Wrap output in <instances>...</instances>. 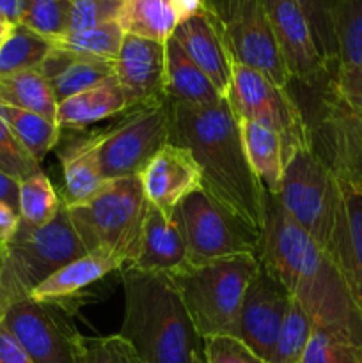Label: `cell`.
Returning <instances> with one entry per match:
<instances>
[{"instance_id": "cell-1", "label": "cell", "mask_w": 362, "mask_h": 363, "mask_svg": "<svg viewBox=\"0 0 362 363\" xmlns=\"http://www.w3.org/2000/svg\"><path fill=\"white\" fill-rule=\"evenodd\" d=\"M169 103V142L192 152L202 174V190L261 236L268 194L251 169L240 123L227 98L215 105Z\"/></svg>"}, {"instance_id": "cell-2", "label": "cell", "mask_w": 362, "mask_h": 363, "mask_svg": "<svg viewBox=\"0 0 362 363\" xmlns=\"http://www.w3.org/2000/svg\"><path fill=\"white\" fill-rule=\"evenodd\" d=\"M259 262L286 287L319 328L362 344V314L332 255L266 197Z\"/></svg>"}, {"instance_id": "cell-3", "label": "cell", "mask_w": 362, "mask_h": 363, "mask_svg": "<svg viewBox=\"0 0 362 363\" xmlns=\"http://www.w3.org/2000/svg\"><path fill=\"white\" fill-rule=\"evenodd\" d=\"M124 318L119 335L142 363H206L204 337L165 273L121 272Z\"/></svg>"}, {"instance_id": "cell-4", "label": "cell", "mask_w": 362, "mask_h": 363, "mask_svg": "<svg viewBox=\"0 0 362 363\" xmlns=\"http://www.w3.org/2000/svg\"><path fill=\"white\" fill-rule=\"evenodd\" d=\"M149 206L138 176H128L106 181L94 197L66 208L85 250L110 252L128 269L141 252Z\"/></svg>"}, {"instance_id": "cell-5", "label": "cell", "mask_w": 362, "mask_h": 363, "mask_svg": "<svg viewBox=\"0 0 362 363\" xmlns=\"http://www.w3.org/2000/svg\"><path fill=\"white\" fill-rule=\"evenodd\" d=\"M258 266V255L240 254L170 273L188 315L204 339L236 337L241 301Z\"/></svg>"}, {"instance_id": "cell-6", "label": "cell", "mask_w": 362, "mask_h": 363, "mask_svg": "<svg viewBox=\"0 0 362 363\" xmlns=\"http://www.w3.org/2000/svg\"><path fill=\"white\" fill-rule=\"evenodd\" d=\"M275 201L295 223L330 254L341 204V184L312 145L297 149L286 160Z\"/></svg>"}, {"instance_id": "cell-7", "label": "cell", "mask_w": 362, "mask_h": 363, "mask_svg": "<svg viewBox=\"0 0 362 363\" xmlns=\"http://www.w3.org/2000/svg\"><path fill=\"white\" fill-rule=\"evenodd\" d=\"M170 103L133 106L105 130L89 131L102 176L106 181L138 176L169 142Z\"/></svg>"}, {"instance_id": "cell-8", "label": "cell", "mask_w": 362, "mask_h": 363, "mask_svg": "<svg viewBox=\"0 0 362 363\" xmlns=\"http://www.w3.org/2000/svg\"><path fill=\"white\" fill-rule=\"evenodd\" d=\"M84 254L87 250L75 230L66 204L43 227L27 225L20 220L16 233L6 245L7 266L20 301L27 300L39 284Z\"/></svg>"}, {"instance_id": "cell-9", "label": "cell", "mask_w": 362, "mask_h": 363, "mask_svg": "<svg viewBox=\"0 0 362 363\" xmlns=\"http://www.w3.org/2000/svg\"><path fill=\"white\" fill-rule=\"evenodd\" d=\"M236 119L254 121L283 138L286 160L297 149L312 145L311 126L297 99L252 67L234 64L233 84L227 94Z\"/></svg>"}, {"instance_id": "cell-10", "label": "cell", "mask_w": 362, "mask_h": 363, "mask_svg": "<svg viewBox=\"0 0 362 363\" xmlns=\"http://www.w3.org/2000/svg\"><path fill=\"white\" fill-rule=\"evenodd\" d=\"M202 6L222 30L236 64L287 87L291 77L277 48L265 0H202Z\"/></svg>"}, {"instance_id": "cell-11", "label": "cell", "mask_w": 362, "mask_h": 363, "mask_svg": "<svg viewBox=\"0 0 362 363\" xmlns=\"http://www.w3.org/2000/svg\"><path fill=\"white\" fill-rule=\"evenodd\" d=\"M174 213L187 241L188 264H202L240 254L259 255L261 236L252 233L204 190L188 195Z\"/></svg>"}, {"instance_id": "cell-12", "label": "cell", "mask_w": 362, "mask_h": 363, "mask_svg": "<svg viewBox=\"0 0 362 363\" xmlns=\"http://www.w3.org/2000/svg\"><path fill=\"white\" fill-rule=\"evenodd\" d=\"M325 87L312 91L318 98L316 112L307 119L312 147L341 183L362 195V113L337 101Z\"/></svg>"}, {"instance_id": "cell-13", "label": "cell", "mask_w": 362, "mask_h": 363, "mask_svg": "<svg viewBox=\"0 0 362 363\" xmlns=\"http://www.w3.org/2000/svg\"><path fill=\"white\" fill-rule=\"evenodd\" d=\"M4 323L32 363H78L82 335L59 305L27 298L9 308Z\"/></svg>"}, {"instance_id": "cell-14", "label": "cell", "mask_w": 362, "mask_h": 363, "mask_svg": "<svg viewBox=\"0 0 362 363\" xmlns=\"http://www.w3.org/2000/svg\"><path fill=\"white\" fill-rule=\"evenodd\" d=\"M277 48L291 80L309 91H322L332 69L319 53L314 35L302 11L291 0H265Z\"/></svg>"}, {"instance_id": "cell-15", "label": "cell", "mask_w": 362, "mask_h": 363, "mask_svg": "<svg viewBox=\"0 0 362 363\" xmlns=\"http://www.w3.org/2000/svg\"><path fill=\"white\" fill-rule=\"evenodd\" d=\"M290 303L286 287L259 262L241 301L236 337L266 363L273 353Z\"/></svg>"}, {"instance_id": "cell-16", "label": "cell", "mask_w": 362, "mask_h": 363, "mask_svg": "<svg viewBox=\"0 0 362 363\" xmlns=\"http://www.w3.org/2000/svg\"><path fill=\"white\" fill-rule=\"evenodd\" d=\"M167 43L126 34L114 59V77L130 108L167 99Z\"/></svg>"}, {"instance_id": "cell-17", "label": "cell", "mask_w": 362, "mask_h": 363, "mask_svg": "<svg viewBox=\"0 0 362 363\" xmlns=\"http://www.w3.org/2000/svg\"><path fill=\"white\" fill-rule=\"evenodd\" d=\"M138 179L149 204L167 216L174 215L188 195L202 190V174L195 158L187 147L172 142L153 156Z\"/></svg>"}, {"instance_id": "cell-18", "label": "cell", "mask_w": 362, "mask_h": 363, "mask_svg": "<svg viewBox=\"0 0 362 363\" xmlns=\"http://www.w3.org/2000/svg\"><path fill=\"white\" fill-rule=\"evenodd\" d=\"M172 39H176L188 59L213 82L220 94L227 98L236 60L227 46L222 30L204 6L199 13L180 21Z\"/></svg>"}, {"instance_id": "cell-19", "label": "cell", "mask_w": 362, "mask_h": 363, "mask_svg": "<svg viewBox=\"0 0 362 363\" xmlns=\"http://www.w3.org/2000/svg\"><path fill=\"white\" fill-rule=\"evenodd\" d=\"M339 184L341 204L330 255L362 314V195L341 181Z\"/></svg>"}, {"instance_id": "cell-20", "label": "cell", "mask_w": 362, "mask_h": 363, "mask_svg": "<svg viewBox=\"0 0 362 363\" xmlns=\"http://www.w3.org/2000/svg\"><path fill=\"white\" fill-rule=\"evenodd\" d=\"M121 269H123V262L110 252H87L39 284L28 298L41 303L59 305L64 311H67L73 301H80V296L87 287Z\"/></svg>"}, {"instance_id": "cell-21", "label": "cell", "mask_w": 362, "mask_h": 363, "mask_svg": "<svg viewBox=\"0 0 362 363\" xmlns=\"http://www.w3.org/2000/svg\"><path fill=\"white\" fill-rule=\"evenodd\" d=\"M185 266H188L187 241L176 213L167 216L149 206L141 252L135 264L128 269L170 275Z\"/></svg>"}, {"instance_id": "cell-22", "label": "cell", "mask_w": 362, "mask_h": 363, "mask_svg": "<svg viewBox=\"0 0 362 363\" xmlns=\"http://www.w3.org/2000/svg\"><path fill=\"white\" fill-rule=\"evenodd\" d=\"M75 131V130H70ZM62 167V202L77 206L94 197L106 184L102 176L91 137L84 130L75 131L70 138H60L55 147Z\"/></svg>"}, {"instance_id": "cell-23", "label": "cell", "mask_w": 362, "mask_h": 363, "mask_svg": "<svg viewBox=\"0 0 362 363\" xmlns=\"http://www.w3.org/2000/svg\"><path fill=\"white\" fill-rule=\"evenodd\" d=\"M52 87L57 103L114 77V60L94 59L53 46L39 67Z\"/></svg>"}, {"instance_id": "cell-24", "label": "cell", "mask_w": 362, "mask_h": 363, "mask_svg": "<svg viewBox=\"0 0 362 363\" xmlns=\"http://www.w3.org/2000/svg\"><path fill=\"white\" fill-rule=\"evenodd\" d=\"M126 110H130L126 96L116 77H112L71 98L62 99L57 106V124L62 131H80L99 121L121 116Z\"/></svg>"}, {"instance_id": "cell-25", "label": "cell", "mask_w": 362, "mask_h": 363, "mask_svg": "<svg viewBox=\"0 0 362 363\" xmlns=\"http://www.w3.org/2000/svg\"><path fill=\"white\" fill-rule=\"evenodd\" d=\"M238 123H240L241 140L251 169L254 170L266 194L275 197L279 194L284 167H286L283 138L277 131L254 121L240 119Z\"/></svg>"}, {"instance_id": "cell-26", "label": "cell", "mask_w": 362, "mask_h": 363, "mask_svg": "<svg viewBox=\"0 0 362 363\" xmlns=\"http://www.w3.org/2000/svg\"><path fill=\"white\" fill-rule=\"evenodd\" d=\"M165 96L169 101L187 105H215L224 99L213 82L188 59L172 38L167 41Z\"/></svg>"}, {"instance_id": "cell-27", "label": "cell", "mask_w": 362, "mask_h": 363, "mask_svg": "<svg viewBox=\"0 0 362 363\" xmlns=\"http://www.w3.org/2000/svg\"><path fill=\"white\" fill-rule=\"evenodd\" d=\"M176 0H126L119 23L124 34L167 43L180 25Z\"/></svg>"}, {"instance_id": "cell-28", "label": "cell", "mask_w": 362, "mask_h": 363, "mask_svg": "<svg viewBox=\"0 0 362 363\" xmlns=\"http://www.w3.org/2000/svg\"><path fill=\"white\" fill-rule=\"evenodd\" d=\"M0 105L28 110L57 123L59 103L39 69L0 77Z\"/></svg>"}, {"instance_id": "cell-29", "label": "cell", "mask_w": 362, "mask_h": 363, "mask_svg": "<svg viewBox=\"0 0 362 363\" xmlns=\"http://www.w3.org/2000/svg\"><path fill=\"white\" fill-rule=\"evenodd\" d=\"M0 117L9 124L18 140L39 163L46 158L50 151L57 147L62 135V130L55 121H50L28 110L16 108V106L0 105Z\"/></svg>"}, {"instance_id": "cell-30", "label": "cell", "mask_w": 362, "mask_h": 363, "mask_svg": "<svg viewBox=\"0 0 362 363\" xmlns=\"http://www.w3.org/2000/svg\"><path fill=\"white\" fill-rule=\"evenodd\" d=\"M53 50V43L18 23L0 45V77L39 69Z\"/></svg>"}, {"instance_id": "cell-31", "label": "cell", "mask_w": 362, "mask_h": 363, "mask_svg": "<svg viewBox=\"0 0 362 363\" xmlns=\"http://www.w3.org/2000/svg\"><path fill=\"white\" fill-rule=\"evenodd\" d=\"M62 199L53 188L52 181L43 170L32 174L20 183L18 215L27 225L43 227L52 222L62 208Z\"/></svg>"}, {"instance_id": "cell-32", "label": "cell", "mask_w": 362, "mask_h": 363, "mask_svg": "<svg viewBox=\"0 0 362 363\" xmlns=\"http://www.w3.org/2000/svg\"><path fill=\"white\" fill-rule=\"evenodd\" d=\"M334 32L337 45L336 69L362 67V0H336Z\"/></svg>"}, {"instance_id": "cell-33", "label": "cell", "mask_w": 362, "mask_h": 363, "mask_svg": "<svg viewBox=\"0 0 362 363\" xmlns=\"http://www.w3.org/2000/svg\"><path fill=\"white\" fill-rule=\"evenodd\" d=\"M124 30L119 21L99 25L80 32H67L62 38L55 39L53 46L80 53V55L94 57V59L114 60L119 53L124 39Z\"/></svg>"}, {"instance_id": "cell-34", "label": "cell", "mask_w": 362, "mask_h": 363, "mask_svg": "<svg viewBox=\"0 0 362 363\" xmlns=\"http://www.w3.org/2000/svg\"><path fill=\"white\" fill-rule=\"evenodd\" d=\"M314 326V321L309 318L302 305L291 298L290 308L280 326L268 363H300Z\"/></svg>"}, {"instance_id": "cell-35", "label": "cell", "mask_w": 362, "mask_h": 363, "mask_svg": "<svg viewBox=\"0 0 362 363\" xmlns=\"http://www.w3.org/2000/svg\"><path fill=\"white\" fill-rule=\"evenodd\" d=\"M73 0H21L20 23L55 41L70 32Z\"/></svg>"}, {"instance_id": "cell-36", "label": "cell", "mask_w": 362, "mask_h": 363, "mask_svg": "<svg viewBox=\"0 0 362 363\" xmlns=\"http://www.w3.org/2000/svg\"><path fill=\"white\" fill-rule=\"evenodd\" d=\"M300 363H362V344L314 326Z\"/></svg>"}, {"instance_id": "cell-37", "label": "cell", "mask_w": 362, "mask_h": 363, "mask_svg": "<svg viewBox=\"0 0 362 363\" xmlns=\"http://www.w3.org/2000/svg\"><path fill=\"white\" fill-rule=\"evenodd\" d=\"M307 20L314 35L316 46L319 53L329 64L330 69H336L337 64V45L336 32H334V7L336 0H291Z\"/></svg>"}, {"instance_id": "cell-38", "label": "cell", "mask_w": 362, "mask_h": 363, "mask_svg": "<svg viewBox=\"0 0 362 363\" xmlns=\"http://www.w3.org/2000/svg\"><path fill=\"white\" fill-rule=\"evenodd\" d=\"M78 363H142L126 339L116 333L106 337H80Z\"/></svg>"}, {"instance_id": "cell-39", "label": "cell", "mask_w": 362, "mask_h": 363, "mask_svg": "<svg viewBox=\"0 0 362 363\" xmlns=\"http://www.w3.org/2000/svg\"><path fill=\"white\" fill-rule=\"evenodd\" d=\"M39 170L41 163L35 162L34 156L13 133L9 124L0 117V172L21 183Z\"/></svg>"}, {"instance_id": "cell-40", "label": "cell", "mask_w": 362, "mask_h": 363, "mask_svg": "<svg viewBox=\"0 0 362 363\" xmlns=\"http://www.w3.org/2000/svg\"><path fill=\"white\" fill-rule=\"evenodd\" d=\"M126 0H73L70 32L89 30L119 21Z\"/></svg>"}, {"instance_id": "cell-41", "label": "cell", "mask_w": 362, "mask_h": 363, "mask_svg": "<svg viewBox=\"0 0 362 363\" xmlns=\"http://www.w3.org/2000/svg\"><path fill=\"white\" fill-rule=\"evenodd\" d=\"M206 363H266L245 342L233 335H212L204 339Z\"/></svg>"}, {"instance_id": "cell-42", "label": "cell", "mask_w": 362, "mask_h": 363, "mask_svg": "<svg viewBox=\"0 0 362 363\" xmlns=\"http://www.w3.org/2000/svg\"><path fill=\"white\" fill-rule=\"evenodd\" d=\"M325 89L344 106L362 113V67L336 69Z\"/></svg>"}, {"instance_id": "cell-43", "label": "cell", "mask_w": 362, "mask_h": 363, "mask_svg": "<svg viewBox=\"0 0 362 363\" xmlns=\"http://www.w3.org/2000/svg\"><path fill=\"white\" fill-rule=\"evenodd\" d=\"M16 291H14L13 279H11L9 266H7L6 245H0V323L6 319V314L14 303H18Z\"/></svg>"}, {"instance_id": "cell-44", "label": "cell", "mask_w": 362, "mask_h": 363, "mask_svg": "<svg viewBox=\"0 0 362 363\" xmlns=\"http://www.w3.org/2000/svg\"><path fill=\"white\" fill-rule=\"evenodd\" d=\"M0 363H32L4 321L0 323Z\"/></svg>"}, {"instance_id": "cell-45", "label": "cell", "mask_w": 362, "mask_h": 363, "mask_svg": "<svg viewBox=\"0 0 362 363\" xmlns=\"http://www.w3.org/2000/svg\"><path fill=\"white\" fill-rule=\"evenodd\" d=\"M18 225H20V215L13 208L0 202V245L9 243Z\"/></svg>"}, {"instance_id": "cell-46", "label": "cell", "mask_w": 362, "mask_h": 363, "mask_svg": "<svg viewBox=\"0 0 362 363\" xmlns=\"http://www.w3.org/2000/svg\"><path fill=\"white\" fill-rule=\"evenodd\" d=\"M18 191H20V183L7 174L0 172V202L7 204L18 213Z\"/></svg>"}, {"instance_id": "cell-47", "label": "cell", "mask_w": 362, "mask_h": 363, "mask_svg": "<svg viewBox=\"0 0 362 363\" xmlns=\"http://www.w3.org/2000/svg\"><path fill=\"white\" fill-rule=\"evenodd\" d=\"M0 16L11 25L20 23L21 0H0Z\"/></svg>"}, {"instance_id": "cell-48", "label": "cell", "mask_w": 362, "mask_h": 363, "mask_svg": "<svg viewBox=\"0 0 362 363\" xmlns=\"http://www.w3.org/2000/svg\"><path fill=\"white\" fill-rule=\"evenodd\" d=\"M13 27H14V25H11L9 21H6L2 16H0V45H2L4 39L7 38V34H9L11 28H13Z\"/></svg>"}]
</instances>
